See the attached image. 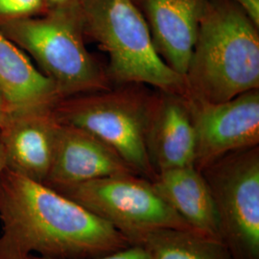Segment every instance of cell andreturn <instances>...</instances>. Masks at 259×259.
<instances>
[{"label":"cell","mask_w":259,"mask_h":259,"mask_svg":"<svg viewBox=\"0 0 259 259\" xmlns=\"http://www.w3.org/2000/svg\"><path fill=\"white\" fill-rule=\"evenodd\" d=\"M0 259L92 258L131 246L81 204L7 168L0 175Z\"/></svg>","instance_id":"1"},{"label":"cell","mask_w":259,"mask_h":259,"mask_svg":"<svg viewBox=\"0 0 259 259\" xmlns=\"http://www.w3.org/2000/svg\"><path fill=\"white\" fill-rule=\"evenodd\" d=\"M186 98L218 104L259 89V27L232 0H208L185 74Z\"/></svg>","instance_id":"2"},{"label":"cell","mask_w":259,"mask_h":259,"mask_svg":"<svg viewBox=\"0 0 259 259\" xmlns=\"http://www.w3.org/2000/svg\"><path fill=\"white\" fill-rule=\"evenodd\" d=\"M157 91L142 83H114L104 91L64 97L51 113L56 121L83 130L114 150L138 175L153 181L157 173L146 148Z\"/></svg>","instance_id":"3"},{"label":"cell","mask_w":259,"mask_h":259,"mask_svg":"<svg viewBox=\"0 0 259 259\" xmlns=\"http://www.w3.org/2000/svg\"><path fill=\"white\" fill-rule=\"evenodd\" d=\"M84 37L109 57L113 83L146 84L186 98L185 77L158 55L148 25L133 0H81Z\"/></svg>","instance_id":"4"},{"label":"cell","mask_w":259,"mask_h":259,"mask_svg":"<svg viewBox=\"0 0 259 259\" xmlns=\"http://www.w3.org/2000/svg\"><path fill=\"white\" fill-rule=\"evenodd\" d=\"M0 31L33 57L62 98L108 90L114 84L107 68L85 47L80 4L1 23Z\"/></svg>","instance_id":"5"},{"label":"cell","mask_w":259,"mask_h":259,"mask_svg":"<svg viewBox=\"0 0 259 259\" xmlns=\"http://www.w3.org/2000/svg\"><path fill=\"white\" fill-rule=\"evenodd\" d=\"M55 190L109 223L131 245L158 230L195 232L158 195L151 181L137 174L107 177Z\"/></svg>","instance_id":"6"},{"label":"cell","mask_w":259,"mask_h":259,"mask_svg":"<svg viewBox=\"0 0 259 259\" xmlns=\"http://www.w3.org/2000/svg\"><path fill=\"white\" fill-rule=\"evenodd\" d=\"M200 172L232 259H259V145L231 152Z\"/></svg>","instance_id":"7"},{"label":"cell","mask_w":259,"mask_h":259,"mask_svg":"<svg viewBox=\"0 0 259 259\" xmlns=\"http://www.w3.org/2000/svg\"><path fill=\"white\" fill-rule=\"evenodd\" d=\"M188 101L196 135L197 170L233 151L258 146L259 89L218 104Z\"/></svg>","instance_id":"8"},{"label":"cell","mask_w":259,"mask_h":259,"mask_svg":"<svg viewBox=\"0 0 259 259\" xmlns=\"http://www.w3.org/2000/svg\"><path fill=\"white\" fill-rule=\"evenodd\" d=\"M59 124L53 163L45 185L56 189L107 177L137 174L114 150L92 134Z\"/></svg>","instance_id":"9"},{"label":"cell","mask_w":259,"mask_h":259,"mask_svg":"<svg viewBox=\"0 0 259 259\" xmlns=\"http://www.w3.org/2000/svg\"><path fill=\"white\" fill-rule=\"evenodd\" d=\"M59 125L51 110L10 114L0 130L6 168L45 184L53 163Z\"/></svg>","instance_id":"10"},{"label":"cell","mask_w":259,"mask_h":259,"mask_svg":"<svg viewBox=\"0 0 259 259\" xmlns=\"http://www.w3.org/2000/svg\"><path fill=\"white\" fill-rule=\"evenodd\" d=\"M146 148L155 172L194 166L196 135L187 98L157 90Z\"/></svg>","instance_id":"11"},{"label":"cell","mask_w":259,"mask_h":259,"mask_svg":"<svg viewBox=\"0 0 259 259\" xmlns=\"http://www.w3.org/2000/svg\"><path fill=\"white\" fill-rule=\"evenodd\" d=\"M145 19L158 55L185 77L199 19L208 0H133Z\"/></svg>","instance_id":"12"},{"label":"cell","mask_w":259,"mask_h":259,"mask_svg":"<svg viewBox=\"0 0 259 259\" xmlns=\"http://www.w3.org/2000/svg\"><path fill=\"white\" fill-rule=\"evenodd\" d=\"M0 93L10 114L50 111L62 96L54 82L0 31Z\"/></svg>","instance_id":"13"},{"label":"cell","mask_w":259,"mask_h":259,"mask_svg":"<svg viewBox=\"0 0 259 259\" xmlns=\"http://www.w3.org/2000/svg\"><path fill=\"white\" fill-rule=\"evenodd\" d=\"M158 195L198 233L221 240L211 192L194 166L168 169L151 182Z\"/></svg>","instance_id":"14"},{"label":"cell","mask_w":259,"mask_h":259,"mask_svg":"<svg viewBox=\"0 0 259 259\" xmlns=\"http://www.w3.org/2000/svg\"><path fill=\"white\" fill-rule=\"evenodd\" d=\"M133 245L142 247L150 259H232L222 241L185 230L149 232Z\"/></svg>","instance_id":"15"},{"label":"cell","mask_w":259,"mask_h":259,"mask_svg":"<svg viewBox=\"0 0 259 259\" xmlns=\"http://www.w3.org/2000/svg\"><path fill=\"white\" fill-rule=\"evenodd\" d=\"M47 12L46 0H0V24L41 16Z\"/></svg>","instance_id":"16"},{"label":"cell","mask_w":259,"mask_h":259,"mask_svg":"<svg viewBox=\"0 0 259 259\" xmlns=\"http://www.w3.org/2000/svg\"><path fill=\"white\" fill-rule=\"evenodd\" d=\"M27 259H54L48 258V257H42L32 254L30 255ZM83 259H150L148 253L146 250H144L142 247L138 246V245H131L128 248L122 249V250L104 254L101 256H96V257H92V258Z\"/></svg>","instance_id":"17"},{"label":"cell","mask_w":259,"mask_h":259,"mask_svg":"<svg viewBox=\"0 0 259 259\" xmlns=\"http://www.w3.org/2000/svg\"><path fill=\"white\" fill-rule=\"evenodd\" d=\"M243 10L259 27V0H232Z\"/></svg>","instance_id":"18"},{"label":"cell","mask_w":259,"mask_h":259,"mask_svg":"<svg viewBox=\"0 0 259 259\" xmlns=\"http://www.w3.org/2000/svg\"><path fill=\"white\" fill-rule=\"evenodd\" d=\"M46 1H47V11L57 9V8L71 7L75 5H79L81 3V0H46Z\"/></svg>","instance_id":"19"},{"label":"cell","mask_w":259,"mask_h":259,"mask_svg":"<svg viewBox=\"0 0 259 259\" xmlns=\"http://www.w3.org/2000/svg\"><path fill=\"white\" fill-rule=\"evenodd\" d=\"M10 115L9 109L3 95L0 93V130L4 126Z\"/></svg>","instance_id":"20"},{"label":"cell","mask_w":259,"mask_h":259,"mask_svg":"<svg viewBox=\"0 0 259 259\" xmlns=\"http://www.w3.org/2000/svg\"><path fill=\"white\" fill-rule=\"evenodd\" d=\"M6 168V158H5V153L4 148L2 145V142L0 140V175L3 172V170Z\"/></svg>","instance_id":"21"}]
</instances>
